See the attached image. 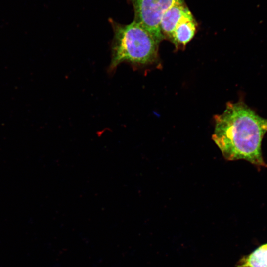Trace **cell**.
<instances>
[{"instance_id":"obj_1","label":"cell","mask_w":267,"mask_h":267,"mask_svg":"<svg viewBox=\"0 0 267 267\" xmlns=\"http://www.w3.org/2000/svg\"><path fill=\"white\" fill-rule=\"evenodd\" d=\"M214 118L212 139L225 159L245 160L258 168L267 167L261 148L267 132V118L241 101L228 102L223 113Z\"/></svg>"},{"instance_id":"obj_2","label":"cell","mask_w":267,"mask_h":267,"mask_svg":"<svg viewBox=\"0 0 267 267\" xmlns=\"http://www.w3.org/2000/svg\"><path fill=\"white\" fill-rule=\"evenodd\" d=\"M109 22L114 32L108 69L110 72L125 61L144 65L155 60L158 44L144 28L134 21L129 24H122L112 19Z\"/></svg>"},{"instance_id":"obj_3","label":"cell","mask_w":267,"mask_h":267,"mask_svg":"<svg viewBox=\"0 0 267 267\" xmlns=\"http://www.w3.org/2000/svg\"><path fill=\"white\" fill-rule=\"evenodd\" d=\"M180 0H128L134 8V21L148 32L158 44L164 38L160 28L163 15L174 3Z\"/></svg>"},{"instance_id":"obj_4","label":"cell","mask_w":267,"mask_h":267,"mask_svg":"<svg viewBox=\"0 0 267 267\" xmlns=\"http://www.w3.org/2000/svg\"><path fill=\"white\" fill-rule=\"evenodd\" d=\"M190 12L183 0L174 3L165 12L161 20L160 28L164 38L171 40L178 23Z\"/></svg>"},{"instance_id":"obj_5","label":"cell","mask_w":267,"mask_h":267,"mask_svg":"<svg viewBox=\"0 0 267 267\" xmlns=\"http://www.w3.org/2000/svg\"><path fill=\"white\" fill-rule=\"evenodd\" d=\"M196 27V21L190 12L178 23L170 40L177 47L185 46L194 37Z\"/></svg>"},{"instance_id":"obj_6","label":"cell","mask_w":267,"mask_h":267,"mask_svg":"<svg viewBox=\"0 0 267 267\" xmlns=\"http://www.w3.org/2000/svg\"><path fill=\"white\" fill-rule=\"evenodd\" d=\"M237 267H267V243L243 257L238 261Z\"/></svg>"}]
</instances>
